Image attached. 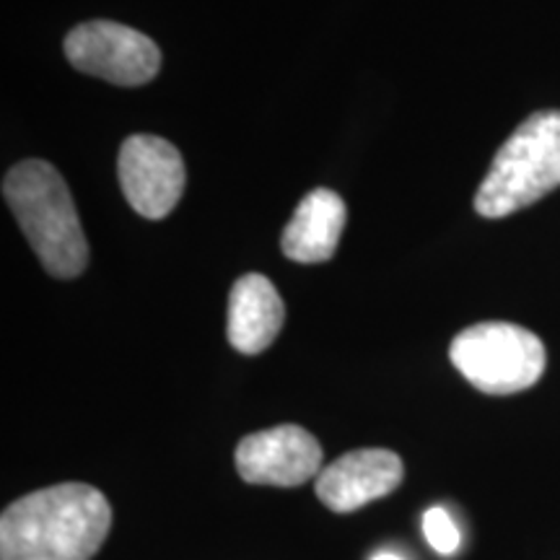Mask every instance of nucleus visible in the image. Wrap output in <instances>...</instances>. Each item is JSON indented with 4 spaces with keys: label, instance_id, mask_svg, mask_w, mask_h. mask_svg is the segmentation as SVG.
<instances>
[{
    "label": "nucleus",
    "instance_id": "f03ea898",
    "mask_svg": "<svg viewBox=\"0 0 560 560\" xmlns=\"http://www.w3.org/2000/svg\"><path fill=\"white\" fill-rule=\"evenodd\" d=\"M3 198L39 262L55 278H75L89 265V242L66 179L52 164L26 159L5 174Z\"/></svg>",
    "mask_w": 560,
    "mask_h": 560
},
{
    "label": "nucleus",
    "instance_id": "9d476101",
    "mask_svg": "<svg viewBox=\"0 0 560 560\" xmlns=\"http://www.w3.org/2000/svg\"><path fill=\"white\" fill-rule=\"evenodd\" d=\"M346 215V202L338 192L319 187L304 195L280 236L283 255L304 265L327 262L340 244Z\"/></svg>",
    "mask_w": 560,
    "mask_h": 560
},
{
    "label": "nucleus",
    "instance_id": "6e6552de",
    "mask_svg": "<svg viewBox=\"0 0 560 560\" xmlns=\"http://www.w3.org/2000/svg\"><path fill=\"white\" fill-rule=\"evenodd\" d=\"M405 465L389 450H355L322 467L314 480L317 499L335 514H350L400 488Z\"/></svg>",
    "mask_w": 560,
    "mask_h": 560
},
{
    "label": "nucleus",
    "instance_id": "423d86ee",
    "mask_svg": "<svg viewBox=\"0 0 560 560\" xmlns=\"http://www.w3.org/2000/svg\"><path fill=\"white\" fill-rule=\"evenodd\" d=\"M117 174L130 208L151 221L170 215L185 192L182 153L159 136H130L125 140Z\"/></svg>",
    "mask_w": 560,
    "mask_h": 560
},
{
    "label": "nucleus",
    "instance_id": "7ed1b4c3",
    "mask_svg": "<svg viewBox=\"0 0 560 560\" xmlns=\"http://www.w3.org/2000/svg\"><path fill=\"white\" fill-rule=\"evenodd\" d=\"M560 187V112H535L511 132L475 195L482 219H503Z\"/></svg>",
    "mask_w": 560,
    "mask_h": 560
},
{
    "label": "nucleus",
    "instance_id": "20e7f679",
    "mask_svg": "<svg viewBox=\"0 0 560 560\" xmlns=\"http://www.w3.org/2000/svg\"><path fill=\"white\" fill-rule=\"evenodd\" d=\"M450 359L475 389L514 395L545 371V346L535 332L511 322H480L452 340Z\"/></svg>",
    "mask_w": 560,
    "mask_h": 560
},
{
    "label": "nucleus",
    "instance_id": "f8f14e48",
    "mask_svg": "<svg viewBox=\"0 0 560 560\" xmlns=\"http://www.w3.org/2000/svg\"><path fill=\"white\" fill-rule=\"evenodd\" d=\"M371 560H402L400 556H395V552H376Z\"/></svg>",
    "mask_w": 560,
    "mask_h": 560
},
{
    "label": "nucleus",
    "instance_id": "0eeeda50",
    "mask_svg": "<svg viewBox=\"0 0 560 560\" xmlns=\"http://www.w3.org/2000/svg\"><path fill=\"white\" fill-rule=\"evenodd\" d=\"M234 459L242 480L252 486L296 488L322 472L319 441L291 423L244 436Z\"/></svg>",
    "mask_w": 560,
    "mask_h": 560
},
{
    "label": "nucleus",
    "instance_id": "1a4fd4ad",
    "mask_svg": "<svg viewBox=\"0 0 560 560\" xmlns=\"http://www.w3.org/2000/svg\"><path fill=\"white\" fill-rule=\"evenodd\" d=\"M285 310L276 285L260 272H249L234 283L229 296V342L240 353L257 355L272 346L283 327Z\"/></svg>",
    "mask_w": 560,
    "mask_h": 560
},
{
    "label": "nucleus",
    "instance_id": "f257e3e1",
    "mask_svg": "<svg viewBox=\"0 0 560 560\" xmlns=\"http://www.w3.org/2000/svg\"><path fill=\"white\" fill-rule=\"evenodd\" d=\"M112 529L102 490L83 482L34 490L0 516V560H91Z\"/></svg>",
    "mask_w": 560,
    "mask_h": 560
},
{
    "label": "nucleus",
    "instance_id": "39448f33",
    "mask_svg": "<svg viewBox=\"0 0 560 560\" xmlns=\"http://www.w3.org/2000/svg\"><path fill=\"white\" fill-rule=\"evenodd\" d=\"M66 58L81 73L115 86H143L161 68L156 42L117 21H86L66 37Z\"/></svg>",
    "mask_w": 560,
    "mask_h": 560
},
{
    "label": "nucleus",
    "instance_id": "9b49d317",
    "mask_svg": "<svg viewBox=\"0 0 560 560\" xmlns=\"http://www.w3.org/2000/svg\"><path fill=\"white\" fill-rule=\"evenodd\" d=\"M423 535L429 545L441 556H454L459 550L462 535L457 529V524L450 516V511L441 506H431L423 514Z\"/></svg>",
    "mask_w": 560,
    "mask_h": 560
}]
</instances>
